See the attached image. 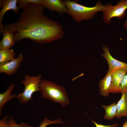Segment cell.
<instances>
[{
    "instance_id": "7",
    "label": "cell",
    "mask_w": 127,
    "mask_h": 127,
    "mask_svg": "<svg viewBox=\"0 0 127 127\" xmlns=\"http://www.w3.org/2000/svg\"><path fill=\"white\" fill-rule=\"evenodd\" d=\"M104 53L101 54L107 61L109 68L114 71L118 70L127 71V63L123 62L114 58L111 55L108 47L104 45L102 47Z\"/></svg>"
},
{
    "instance_id": "14",
    "label": "cell",
    "mask_w": 127,
    "mask_h": 127,
    "mask_svg": "<svg viewBox=\"0 0 127 127\" xmlns=\"http://www.w3.org/2000/svg\"><path fill=\"white\" fill-rule=\"evenodd\" d=\"M3 38L0 42V49H10L15 44L13 34L10 32L4 29Z\"/></svg>"
},
{
    "instance_id": "24",
    "label": "cell",
    "mask_w": 127,
    "mask_h": 127,
    "mask_svg": "<svg viewBox=\"0 0 127 127\" xmlns=\"http://www.w3.org/2000/svg\"><path fill=\"white\" fill-rule=\"evenodd\" d=\"M122 125V127H127V116L125 121L123 124Z\"/></svg>"
},
{
    "instance_id": "4",
    "label": "cell",
    "mask_w": 127,
    "mask_h": 127,
    "mask_svg": "<svg viewBox=\"0 0 127 127\" xmlns=\"http://www.w3.org/2000/svg\"><path fill=\"white\" fill-rule=\"evenodd\" d=\"M42 76L40 74L36 76H31L27 74L21 82L24 87V91L17 95L16 97L21 103H24L32 99V95L34 92L39 91V85Z\"/></svg>"
},
{
    "instance_id": "5",
    "label": "cell",
    "mask_w": 127,
    "mask_h": 127,
    "mask_svg": "<svg viewBox=\"0 0 127 127\" xmlns=\"http://www.w3.org/2000/svg\"><path fill=\"white\" fill-rule=\"evenodd\" d=\"M127 9V0H120L114 6L111 3H108L102 11L104 22L107 24L111 23V19L113 17L123 19L126 16L125 11Z\"/></svg>"
},
{
    "instance_id": "8",
    "label": "cell",
    "mask_w": 127,
    "mask_h": 127,
    "mask_svg": "<svg viewBox=\"0 0 127 127\" xmlns=\"http://www.w3.org/2000/svg\"><path fill=\"white\" fill-rule=\"evenodd\" d=\"M0 7L2 8L0 12V31L1 35L4 30L2 21L4 15L9 10H12L16 14H17L20 9L17 5V0H0Z\"/></svg>"
},
{
    "instance_id": "22",
    "label": "cell",
    "mask_w": 127,
    "mask_h": 127,
    "mask_svg": "<svg viewBox=\"0 0 127 127\" xmlns=\"http://www.w3.org/2000/svg\"><path fill=\"white\" fill-rule=\"evenodd\" d=\"M92 122L95 124L96 127H118L117 123H114L111 125H104L99 124L91 119Z\"/></svg>"
},
{
    "instance_id": "10",
    "label": "cell",
    "mask_w": 127,
    "mask_h": 127,
    "mask_svg": "<svg viewBox=\"0 0 127 127\" xmlns=\"http://www.w3.org/2000/svg\"><path fill=\"white\" fill-rule=\"evenodd\" d=\"M45 8L49 11L57 12L61 14L67 13V8L64 1L61 0H43Z\"/></svg>"
},
{
    "instance_id": "15",
    "label": "cell",
    "mask_w": 127,
    "mask_h": 127,
    "mask_svg": "<svg viewBox=\"0 0 127 127\" xmlns=\"http://www.w3.org/2000/svg\"><path fill=\"white\" fill-rule=\"evenodd\" d=\"M105 110V113L103 118L111 120L116 117L117 113V103L114 102L108 105H102L101 106Z\"/></svg>"
},
{
    "instance_id": "17",
    "label": "cell",
    "mask_w": 127,
    "mask_h": 127,
    "mask_svg": "<svg viewBox=\"0 0 127 127\" xmlns=\"http://www.w3.org/2000/svg\"><path fill=\"white\" fill-rule=\"evenodd\" d=\"M59 123L64 124V122L62 121L60 119H56L54 121H51L50 119H48L47 118H44L43 120L40 123V125L38 127H45L48 125ZM27 127H32L30 125H28Z\"/></svg>"
},
{
    "instance_id": "2",
    "label": "cell",
    "mask_w": 127,
    "mask_h": 127,
    "mask_svg": "<svg viewBox=\"0 0 127 127\" xmlns=\"http://www.w3.org/2000/svg\"><path fill=\"white\" fill-rule=\"evenodd\" d=\"M41 97L60 104L63 107L67 105L70 100L65 88L45 79H41L39 85Z\"/></svg>"
},
{
    "instance_id": "11",
    "label": "cell",
    "mask_w": 127,
    "mask_h": 127,
    "mask_svg": "<svg viewBox=\"0 0 127 127\" xmlns=\"http://www.w3.org/2000/svg\"><path fill=\"white\" fill-rule=\"evenodd\" d=\"M114 71L108 69L105 76L99 83L100 94L104 97L108 96L111 84L112 74Z\"/></svg>"
},
{
    "instance_id": "20",
    "label": "cell",
    "mask_w": 127,
    "mask_h": 127,
    "mask_svg": "<svg viewBox=\"0 0 127 127\" xmlns=\"http://www.w3.org/2000/svg\"><path fill=\"white\" fill-rule=\"evenodd\" d=\"M120 92H127V73L124 76L121 83Z\"/></svg>"
},
{
    "instance_id": "16",
    "label": "cell",
    "mask_w": 127,
    "mask_h": 127,
    "mask_svg": "<svg viewBox=\"0 0 127 127\" xmlns=\"http://www.w3.org/2000/svg\"><path fill=\"white\" fill-rule=\"evenodd\" d=\"M16 55L13 49H0V64L13 60Z\"/></svg>"
},
{
    "instance_id": "3",
    "label": "cell",
    "mask_w": 127,
    "mask_h": 127,
    "mask_svg": "<svg viewBox=\"0 0 127 127\" xmlns=\"http://www.w3.org/2000/svg\"><path fill=\"white\" fill-rule=\"evenodd\" d=\"M67 9V13L77 23L83 20H88L93 18L98 12L102 11L105 6L99 1L92 7H88L77 3L75 1H64Z\"/></svg>"
},
{
    "instance_id": "12",
    "label": "cell",
    "mask_w": 127,
    "mask_h": 127,
    "mask_svg": "<svg viewBox=\"0 0 127 127\" xmlns=\"http://www.w3.org/2000/svg\"><path fill=\"white\" fill-rule=\"evenodd\" d=\"M120 99L117 103V119L127 116V92L121 93Z\"/></svg>"
},
{
    "instance_id": "1",
    "label": "cell",
    "mask_w": 127,
    "mask_h": 127,
    "mask_svg": "<svg viewBox=\"0 0 127 127\" xmlns=\"http://www.w3.org/2000/svg\"><path fill=\"white\" fill-rule=\"evenodd\" d=\"M45 8L42 4H27L18 20L3 24L4 29L13 34L15 43L28 38L42 44L61 38L64 35L62 26L46 16Z\"/></svg>"
},
{
    "instance_id": "19",
    "label": "cell",
    "mask_w": 127,
    "mask_h": 127,
    "mask_svg": "<svg viewBox=\"0 0 127 127\" xmlns=\"http://www.w3.org/2000/svg\"><path fill=\"white\" fill-rule=\"evenodd\" d=\"M8 119V127H27L28 125L27 123L24 122H21L19 124H17L12 116L9 117Z\"/></svg>"
},
{
    "instance_id": "9",
    "label": "cell",
    "mask_w": 127,
    "mask_h": 127,
    "mask_svg": "<svg viewBox=\"0 0 127 127\" xmlns=\"http://www.w3.org/2000/svg\"><path fill=\"white\" fill-rule=\"evenodd\" d=\"M127 73V71L123 70H117L113 72L110 93H120L121 85L124 76Z\"/></svg>"
},
{
    "instance_id": "21",
    "label": "cell",
    "mask_w": 127,
    "mask_h": 127,
    "mask_svg": "<svg viewBox=\"0 0 127 127\" xmlns=\"http://www.w3.org/2000/svg\"><path fill=\"white\" fill-rule=\"evenodd\" d=\"M9 118V116L7 115L0 120V127H8Z\"/></svg>"
},
{
    "instance_id": "13",
    "label": "cell",
    "mask_w": 127,
    "mask_h": 127,
    "mask_svg": "<svg viewBox=\"0 0 127 127\" xmlns=\"http://www.w3.org/2000/svg\"><path fill=\"white\" fill-rule=\"evenodd\" d=\"M15 87V84L11 83L7 90L3 93L0 94V115L1 116L3 115L2 109L5 104L8 101L17 97V95L16 94H11Z\"/></svg>"
},
{
    "instance_id": "6",
    "label": "cell",
    "mask_w": 127,
    "mask_h": 127,
    "mask_svg": "<svg viewBox=\"0 0 127 127\" xmlns=\"http://www.w3.org/2000/svg\"><path fill=\"white\" fill-rule=\"evenodd\" d=\"M24 56L22 53L19 54L18 57L5 63L0 64V73H4L8 75L15 74L21 66L24 60Z\"/></svg>"
},
{
    "instance_id": "18",
    "label": "cell",
    "mask_w": 127,
    "mask_h": 127,
    "mask_svg": "<svg viewBox=\"0 0 127 127\" xmlns=\"http://www.w3.org/2000/svg\"><path fill=\"white\" fill-rule=\"evenodd\" d=\"M43 0H18L17 3L19 5L18 7L20 9H23L27 4L32 3L36 4H42Z\"/></svg>"
},
{
    "instance_id": "23",
    "label": "cell",
    "mask_w": 127,
    "mask_h": 127,
    "mask_svg": "<svg viewBox=\"0 0 127 127\" xmlns=\"http://www.w3.org/2000/svg\"><path fill=\"white\" fill-rule=\"evenodd\" d=\"M124 26L125 29L127 30V14L126 16V19L124 23Z\"/></svg>"
}]
</instances>
